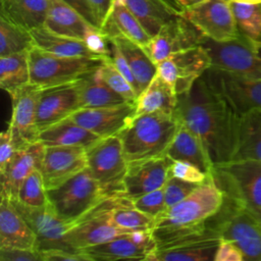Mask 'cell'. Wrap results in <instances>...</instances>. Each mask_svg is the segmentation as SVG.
<instances>
[{
  "mask_svg": "<svg viewBox=\"0 0 261 261\" xmlns=\"http://www.w3.org/2000/svg\"><path fill=\"white\" fill-rule=\"evenodd\" d=\"M41 90L31 83L10 95L12 113L8 127L15 150L25 148L38 141L37 108Z\"/></svg>",
  "mask_w": 261,
  "mask_h": 261,
  "instance_id": "cell-17",
  "label": "cell"
},
{
  "mask_svg": "<svg viewBox=\"0 0 261 261\" xmlns=\"http://www.w3.org/2000/svg\"><path fill=\"white\" fill-rule=\"evenodd\" d=\"M30 32L34 40V46L43 51L64 57L103 58V56L92 52L83 40L53 33L44 25Z\"/></svg>",
  "mask_w": 261,
  "mask_h": 261,
  "instance_id": "cell-31",
  "label": "cell"
},
{
  "mask_svg": "<svg viewBox=\"0 0 261 261\" xmlns=\"http://www.w3.org/2000/svg\"><path fill=\"white\" fill-rule=\"evenodd\" d=\"M99 66L77 81L81 108L114 106L127 102L106 84Z\"/></svg>",
  "mask_w": 261,
  "mask_h": 261,
  "instance_id": "cell-32",
  "label": "cell"
},
{
  "mask_svg": "<svg viewBox=\"0 0 261 261\" xmlns=\"http://www.w3.org/2000/svg\"><path fill=\"white\" fill-rule=\"evenodd\" d=\"M50 0H1L0 16L32 31L44 25Z\"/></svg>",
  "mask_w": 261,
  "mask_h": 261,
  "instance_id": "cell-33",
  "label": "cell"
},
{
  "mask_svg": "<svg viewBox=\"0 0 261 261\" xmlns=\"http://www.w3.org/2000/svg\"><path fill=\"white\" fill-rule=\"evenodd\" d=\"M47 197L60 219L74 222L108 196L87 167L60 186L47 190Z\"/></svg>",
  "mask_w": 261,
  "mask_h": 261,
  "instance_id": "cell-6",
  "label": "cell"
},
{
  "mask_svg": "<svg viewBox=\"0 0 261 261\" xmlns=\"http://www.w3.org/2000/svg\"><path fill=\"white\" fill-rule=\"evenodd\" d=\"M16 201L30 207H42L47 205V189L40 169L32 172L21 182Z\"/></svg>",
  "mask_w": 261,
  "mask_h": 261,
  "instance_id": "cell-40",
  "label": "cell"
},
{
  "mask_svg": "<svg viewBox=\"0 0 261 261\" xmlns=\"http://www.w3.org/2000/svg\"><path fill=\"white\" fill-rule=\"evenodd\" d=\"M125 3L151 38L170 19L181 15L186 7L178 0H125Z\"/></svg>",
  "mask_w": 261,
  "mask_h": 261,
  "instance_id": "cell-24",
  "label": "cell"
},
{
  "mask_svg": "<svg viewBox=\"0 0 261 261\" xmlns=\"http://www.w3.org/2000/svg\"><path fill=\"white\" fill-rule=\"evenodd\" d=\"M169 174L193 184H202L211 175V173L204 172L193 163L181 160H172Z\"/></svg>",
  "mask_w": 261,
  "mask_h": 261,
  "instance_id": "cell-44",
  "label": "cell"
},
{
  "mask_svg": "<svg viewBox=\"0 0 261 261\" xmlns=\"http://www.w3.org/2000/svg\"><path fill=\"white\" fill-rule=\"evenodd\" d=\"M111 218L120 228L133 231L138 229L153 228L155 218L139 210L133 200L123 194L114 196L111 207Z\"/></svg>",
  "mask_w": 261,
  "mask_h": 261,
  "instance_id": "cell-37",
  "label": "cell"
},
{
  "mask_svg": "<svg viewBox=\"0 0 261 261\" xmlns=\"http://www.w3.org/2000/svg\"><path fill=\"white\" fill-rule=\"evenodd\" d=\"M113 197H107L91 211L75 220L65 234V242L73 250L98 245L130 231L118 227L111 218Z\"/></svg>",
  "mask_w": 261,
  "mask_h": 261,
  "instance_id": "cell-10",
  "label": "cell"
},
{
  "mask_svg": "<svg viewBox=\"0 0 261 261\" xmlns=\"http://www.w3.org/2000/svg\"><path fill=\"white\" fill-rule=\"evenodd\" d=\"M157 73L179 96L187 93L211 67L208 52L202 45L184 49L158 62Z\"/></svg>",
  "mask_w": 261,
  "mask_h": 261,
  "instance_id": "cell-12",
  "label": "cell"
},
{
  "mask_svg": "<svg viewBox=\"0 0 261 261\" xmlns=\"http://www.w3.org/2000/svg\"><path fill=\"white\" fill-rule=\"evenodd\" d=\"M105 58L64 57L34 46L29 51L31 83L44 89L75 82L98 67Z\"/></svg>",
  "mask_w": 261,
  "mask_h": 261,
  "instance_id": "cell-7",
  "label": "cell"
},
{
  "mask_svg": "<svg viewBox=\"0 0 261 261\" xmlns=\"http://www.w3.org/2000/svg\"><path fill=\"white\" fill-rule=\"evenodd\" d=\"M87 254L91 261L97 260H149L156 251L155 248H149L137 244L129 233L119 236L110 241L90 246L80 250Z\"/></svg>",
  "mask_w": 261,
  "mask_h": 261,
  "instance_id": "cell-27",
  "label": "cell"
},
{
  "mask_svg": "<svg viewBox=\"0 0 261 261\" xmlns=\"http://www.w3.org/2000/svg\"><path fill=\"white\" fill-rule=\"evenodd\" d=\"M44 153L45 146L40 141L16 150L5 172L0 174V196H6L10 200H15L24 178L35 170H41Z\"/></svg>",
  "mask_w": 261,
  "mask_h": 261,
  "instance_id": "cell-22",
  "label": "cell"
},
{
  "mask_svg": "<svg viewBox=\"0 0 261 261\" xmlns=\"http://www.w3.org/2000/svg\"><path fill=\"white\" fill-rule=\"evenodd\" d=\"M42 261H91L90 257L82 251L51 250L41 253Z\"/></svg>",
  "mask_w": 261,
  "mask_h": 261,
  "instance_id": "cell-49",
  "label": "cell"
},
{
  "mask_svg": "<svg viewBox=\"0 0 261 261\" xmlns=\"http://www.w3.org/2000/svg\"><path fill=\"white\" fill-rule=\"evenodd\" d=\"M219 236L207 226L181 238L157 245L150 261H207L213 260Z\"/></svg>",
  "mask_w": 261,
  "mask_h": 261,
  "instance_id": "cell-15",
  "label": "cell"
},
{
  "mask_svg": "<svg viewBox=\"0 0 261 261\" xmlns=\"http://www.w3.org/2000/svg\"><path fill=\"white\" fill-rule=\"evenodd\" d=\"M230 5L240 34L261 42V4L230 1Z\"/></svg>",
  "mask_w": 261,
  "mask_h": 261,
  "instance_id": "cell-39",
  "label": "cell"
},
{
  "mask_svg": "<svg viewBox=\"0 0 261 261\" xmlns=\"http://www.w3.org/2000/svg\"><path fill=\"white\" fill-rule=\"evenodd\" d=\"M211 174L225 196L237 201L261 222V161L231 160L214 165Z\"/></svg>",
  "mask_w": 261,
  "mask_h": 261,
  "instance_id": "cell-5",
  "label": "cell"
},
{
  "mask_svg": "<svg viewBox=\"0 0 261 261\" xmlns=\"http://www.w3.org/2000/svg\"><path fill=\"white\" fill-rule=\"evenodd\" d=\"M261 161V109L239 115L237 147L232 160Z\"/></svg>",
  "mask_w": 261,
  "mask_h": 261,
  "instance_id": "cell-34",
  "label": "cell"
},
{
  "mask_svg": "<svg viewBox=\"0 0 261 261\" xmlns=\"http://www.w3.org/2000/svg\"><path fill=\"white\" fill-rule=\"evenodd\" d=\"M184 6H188V5H191V4H193V3H196V2H198V1H200V0H178Z\"/></svg>",
  "mask_w": 261,
  "mask_h": 261,
  "instance_id": "cell-53",
  "label": "cell"
},
{
  "mask_svg": "<svg viewBox=\"0 0 261 261\" xmlns=\"http://www.w3.org/2000/svg\"><path fill=\"white\" fill-rule=\"evenodd\" d=\"M1 261H42V256L36 249L0 248Z\"/></svg>",
  "mask_w": 261,
  "mask_h": 261,
  "instance_id": "cell-46",
  "label": "cell"
},
{
  "mask_svg": "<svg viewBox=\"0 0 261 261\" xmlns=\"http://www.w3.org/2000/svg\"><path fill=\"white\" fill-rule=\"evenodd\" d=\"M134 205L144 213L152 216L157 217L159 214H161L166 208L165 203V196H164V190L163 188L157 189L155 191L146 193L142 196H139L137 198L132 199Z\"/></svg>",
  "mask_w": 261,
  "mask_h": 261,
  "instance_id": "cell-42",
  "label": "cell"
},
{
  "mask_svg": "<svg viewBox=\"0 0 261 261\" xmlns=\"http://www.w3.org/2000/svg\"><path fill=\"white\" fill-rule=\"evenodd\" d=\"M136 102L114 106L80 108L68 117L100 138L117 136L135 117Z\"/></svg>",
  "mask_w": 261,
  "mask_h": 261,
  "instance_id": "cell-18",
  "label": "cell"
},
{
  "mask_svg": "<svg viewBox=\"0 0 261 261\" xmlns=\"http://www.w3.org/2000/svg\"><path fill=\"white\" fill-rule=\"evenodd\" d=\"M174 115L202 141L213 165L232 160L239 115L203 75L190 91L178 96Z\"/></svg>",
  "mask_w": 261,
  "mask_h": 261,
  "instance_id": "cell-1",
  "label": "cell"
},
{
  "mask_svg": "<svg viewBox=\"0 0 261 261\" xmlns=\"http://www.w3.org/2000/svg\"><path fill=\"white\" fill-rule=\"evenodd\" d=\"M203 76L238 115L261 109V79H250L214 67L207 69Z\"/></svg>",
  "mask_w": 261,
  "mask_h": 261,
  "instance_id": "cell-11",
  "label": "cell"
},
{
  "mask_svg": "<svg viewBox=\"0 0 261 261\" xmlns=\"http://www.w3.org/2000/svg\"><path fill=\"white\" fill-rule=\"evenodd\" d=\"M77 81L41 90L37 108L39 132L68 117L81 108Z\"/></svg>",
  "mask_w": 261,
  "mask_h": 261,
  "instance_id": "cell-19",
  "label": "cell"
},
{
  "mask_svg": "<svg viewBox=\"0 0 261 261\" xmlns=\"http://www.w3.org/2000/svg\"><path fill=\"white\" fill-rule=\"evenodd\" d=\"M37 237L15 208L12 201L1 196L0 248L36 249Z\"/></svg>",
  "mask_w": 261,
  "mask_h": 261,
  "instance_id": "cell-23",
  "label": "cell"
},
{
  "mask_svg": "<svg viewBox=\"0 0 261 261\" xmlns=\"http://www.w3.org/2000/svg\"><path fill=\"white\" fill-rule=\"evenodd\" d=\"M102 79L106 84L119 94L127 102H136L138 94L132 84L125 79V76L119 72L112 62L111 57H107L99 66Z\"/></svg>",
  "mask_w": 261,
  "mask_h": 261,
  "instance_id": "cell-41",
  "label": "cell"
},
{
  "mask_svg": "<svg viewBox=\"0 0 261 261\" xmlns=\"http://www.w3.org/2000/svg\"><path fill=\"white\" fill-rule=\"evenodd\" d=\"M182 15L211 40L222 42L240 36L230 0H200L186 6Z\"/></svg>",
  "mask_w": 261,
  "mask_h": 261,
  "instance_id": "cell-13",
  "label": "cell"
},
{
  "mask_svg": "<svg viewBox=\"0 0 261 261\" xmlns=\"http://www.w3.org/2000/svg\"><path fill=\"white\" fill-rule=\"evenodd\" d=\"M177 101L178 95L175 90L164 82L156 71L148 86L137 97L136 115L153 112L173 114Z\"/></svg>",
  "mask_w": 261,
  "mask_h": 261,
  "instance_id": "cell-30",
  "label": "cell"
},
{
  "mask_svg": "<svg viewBox=\"0 0 261 261\" xmlns=\"http://www.w3.org/2000/svg\"><path fill=\"white\" fill-rule=\"evenodd\" d=\"M15 151L11 132L7 126V128L0 135V174L5 172Z\"/></svg>",
  "mask_w": 261,
  "mask_h": 261,
  "instance_id": "cell-47",
  "label": "cell"
},
{
  "mask_svg": "<svg viewBox=\"0 0 261 261\" xmlns=\"http://www.w3.org/2000/svg\"><path fill=\"white\" fill-rule=\"evenodd\" d=\"M213 261H245L242 251L230 241L220 239Z\"/></svg>",
  "mask_w": 261,
  "mask_h": 261,
  "instance_id": "cell-48",
  "label": "cell"
},
{
  "mask_svg": "<svg viewBox=\"0 0 261 261\" xmlns=\"http://www.w3.org/2000/svg\"><path fill=\"white\" fill-rule=\"evenodd\" d=\"M223 198L211 174L187 198L155 217L152 234L156 245L204 229L207 220L221 207Z\"/></svg>",
  "mask_w": 261,
  "mask_h": 261,
  "instance_id": "cell-2",
  "label": "cell"
},
{
  "mask_svg": "<svg viewBox=\"0 0 261 261\" xmlns=\"http://www.w3.org/2000/svg\"><path fill=\"white\" fill-rule=\"evenodd\" d=\"M88 168L108 197L123 194L128 163L118 136L101 138L86 149Z\"/></svg>",
  "mask_w": 261,
  "mask_h": 261,
  "instance_id": "cell-9",
  "label": "cell"
},
{
  "mask_svg": "<svg viewBox=\"0 0 261 261\" xmlns=\"http://www.w3.org/2000/svg\"><path fill=\"white\" fill-rule=\"evenodd\" d=\"M200 184H193L169 174L163 190L167 208L187 198Z\"/></svg>",
  "mask_w": 261,
  "mask_h": 261,
  "instance_id": "cell-43",
  "label": "cell"
},
{
  "mask_svg": "<svg viewBox=\"0 0 261 261\" xmlns=\"http://www.w3.org/2000/svg\"><path fill=\"white\" fill-rule=\"evenodd\" d=\"M34 47L31 32L0 16V56H6Z\"/></svg>",
  "mask_w": 261,
  "mask_h": 261,
  "instance_id": "cell-38",
  "label": "cell"
},
{
  "mask_svg": "<svg viewBox=\"0 0 261 261\" xmlns=\"http://www.w3.org/2000/svg\"><path fill=\"white\" fill-rule=\"evenodd\" d=\"M101 138L80 125L69 117L53 123L39 132L38 141L44 146L82 147L88 149Z\"/></svg>",
  "mask_w": 261,
  "mask_h": 261,
  "instance_id": "cell-26",
  "label": "cell"
},
{
  "mask_svg": "<svg viewBox=\"0 0 261 261\" xmlns=\"http://www.w3.org/2000/svg\"><path fill=\"white\" fill-rule=\"evenodd\" d=\"M233 2H243V3H254V4H261V0H230Z\"/></svg>",
  "mask_w": 261,
  "mask_h": 261,
  "instance_id": "cell-52",
  "label": "cell"
},
{
  "mask_svg": "<svg viewBox=\"0 0 261 261\" xmlns=\"http://www.w3.org/2000/svg\"><path fill=\"white\" fill-rule=\"evenodd\" d=\"M74 10H76L89 23L100 29L98 18L95 14L94 9L92 8L89 0H62Z\"/></svg>",
  "mask_w": 261,
  "mask_h": 261,
  "instance_id": "cell-50",
  "label": "cell"
},
{
  "mask_svg": "<svg viewBox=\"0 0 261 261\" xmlns=\"http://www.w3.org/2000/svg\"><path fill=\"white\" fill-rule=\"evenodd\" d=\"M101 31L109 39L124 37L141 46H145L151 39L141 22L127 7L125 0H113Z\"/></svg>",
  "mask_w": 261,
  "mask_h": 261,
  "instance_id": "cell-25",
  "label": "cell"
},
{
  "mask_svg": "<svg viewBox=\"0 0 261 261\" xmlns=\"http://www.w3.org/2000/svg\"><path fill=\"white\" fill-rule=\"evenodd\" d=\"M89 2L95 11V14L98 18L100 29H101L103 21L112 5L113 0H89Z\"/></svg>",
  "mask_w": 261,
  "mask_h": 261,
  "instance_id": "cell-51",
  "label": "cell"
},
{
  "mask_svg": "<svg viewBox=\"0 0 261 261\" xmlns=\"http://www.w3.org/2000/svg\"><path fill=\"white\" fill-rule=\"evenodd\" d=\"M171 163L172 160L167 155L129 163L123 178V195L134 199L163 188L169 176Z\"/></svg>",
  "mask_w": 261,
  "mask_h": 261,
  "instance_id": "cell-21",
  "label": "cell"
},
{
  "mask_svg": "<svg viewBox=\"0 0 261 261\" xmlns=\"http://www.w3.org/2000/svg\"><path fill=\"white\" fill-rule=\"evenodd\" d=\"M166 155L171 160L193 163L207 173H211L214 166L202 141L180 122Z\"/></svg>",
  "mask_w": 261,
  "mask_h": 261,
  "instance_id": "cell-28",
  "label": "cell"
},
{
  "mask_svg": "<svg viewBox=\"0 0 261 261\" xmlns=\"http://www.w3.org/2000/svg\"><path fill=\"white\" fill-rule=\"evenodd\" d=\"M87 167L85 148L45 146L41 172L47 190L60 186Z\"/></svg>",
  "mask_w": 261,
  "mask_h": 261,
  "instance_id": "cell-20",
  "label": "cell"
},
{
  "mask_svg": "<svg viewBox=\"0 0 261 261\" xmlns=\"http://www.w3.org/2000/svg\"><path fill=\"white\" fill-rule=\"evenodd\" d=\"M205 36L182 14L166 22L150 41L143 46L154 63H158L169 55L201 45Z\"/></svg>",
  "mask_w": 261,
  "mask_h": 261,
  "instance_id": "cell-16",
  "label": "cell"
},
{
  "mask_svg": "<svg viewBox=\"0 0 261 261\" xmlns=\"http://www.w3.org/2000/svg\"><path fill=\"white\" fill-rule=\"evenodd\" d=\"M207 224L220 239L233 243L245 261H261V222L237 201L224 195L221 207Z\"/></svg>",
  "mask_w": 261,
  "mask_h": 261,
  "instance_id": "cell-4",
  "label": "cell"
},
{
  "mask_svg": "<svg viewBox=\"0 0 261 261\" xmlns=\"http://www.w3.org/2000/svg\"><path fill=\"white\" fill-rule=\"evenodd\" d=\"M110 42H111V59H112L113 64L119 70V72L122 73L125 76V79L132 84V86L136 90L137 94L139 95L140 94L139 85L135 79V75L132 71V68H130L125 56L123 55L121 50L118 48V46L114 43V41L110 40Z\"/></svg>",
  "mask_w": 261,
  "mask_h": 261,
  "instance_id": "cell-45",
  "label": "cell"
},
{
  "mask_svg": "<svg viewBox=\"0 0 261 261\" xmlns=\"http://www.w3.org/2000/svg\"><path fill=\"white\" fill-rule=\"evenodd\" d=\"M29 51L0 56V87L9 95L31 84Z\"/></svg>",
  "mask_w": 261,
  "mask_h": 261,
  "instance_id": "cell-36",
  "label": "cell"
},
{
  "mask_svg": "<svg viewBox=\"0 0 261 261\" xmlns=\"http://www.w3.org/2000/svg\"><path fill=\"white\" fill-rule=\"evenodd\" d=\"M17 211L37 237L36 250L40 253L51 250H73L65 242V234L73 222L60 219L48 203L42 207H30L11 200Z\"/></svg>",
  "mask_w": 261,
  "mask_h": 261,
  "instance_id": "cell-14",
  "label": "cell"
},
{
  "mask_svg": "<svg viewBox=\"0 0 261 261\" xmlns=\"http://www.w3.org/2000/svg\"><path fill=\"white\" fill-rule=\"evenodd\" d=\"M44 27L53 33L84 41L94 25L62 0H50Z\"/></svg>",
  "mask_w": 261,
  "mask_h": 261,
  "instance_id": "cell-29",
  "label": "cell"
},
{
  "mask_svg": "<svg viewBox=\"0 0 261 261\" xmlns=\"http://www.w3.org/2000/svg\"><path fill=\"white\" fill-rule=\"evenodd\" d=\"M201 45L210 56L211 67L250 79H261V42L243 35L229 41L204 37Z\"/></svg>",
  "mask_w": 261,
  "mask_h": 261,
  "instance_id": "cell-8",
  "label": "cell"
},
{
  "mask_svg": "<svg viewBox=\"0 0 261 261\" xmlns=\"http://www.w3.org/2000/svg\"><path fill=\"white\" fill-rule=\"evenodd\" d=\"M178 125L179 121L174 113L136 115L117 135L127 163L165 156Z\"/></svg>",
  "mask_w": 261,
  "mask_h": 261,
  "instance_id": "cell-3",
  "label": "cell"
},
{
  "mask_svg": "<svg viewBox=\"0 0 261 261\" xmlns=\"http://www.w3.org/2000/svg\"><path fill=\"white\" fill-rule=\"evenodd\" d=\"M110 40L114 41L125 56L141 93L156 74V63L153 62L143 46L138 43L124 37H116Z\"/></svg>",
  "mask_w": 261,
  "mask_h": 261,
  "instance_id": "cell-35",
  "label": "cell"
}]
</instances>
